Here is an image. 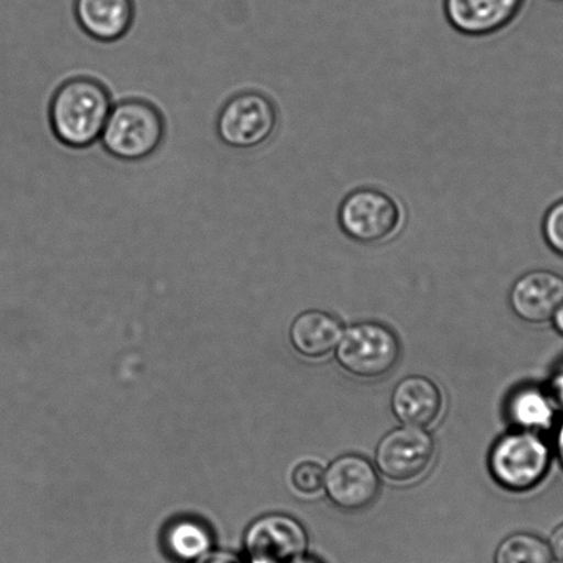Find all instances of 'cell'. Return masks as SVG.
I'll use <instances>...</instances> for the list:
<instances>
[{"mask_svg":"<svg viewBox=\"0 0 563 563\" xmlns=\"http://www.w3.org/2000/svg\"><path fill=\"white\" fill-rule=\"evenodd\" d=\"M167 549L179 561L196 562L209 554L211 536L203 525L179 521L172 525L166 536Z\"/></svg>","mask_w":563,"mask_h":563,"instance_id":"2e32d148","label":"cell"},{"mask_svg":"<svg viewBox=\"0 0 563 563\" xmlns=\"http://www.w3.org/2000/svg\"><path fill=\"white\" fill-rule=\"evenodd\" d=\"M400 201L378 188H360L343 199L338 222L349 239L360 244H379L400 233L404 225Z\"/></svg>","mask_w":563,"mask_h":563,"instance_id":"3957f363","label":"cell"},{"mask_svg":"<svg viewBox=\"0 0 563 563\" xmlns=\"http://www.w3.org/2000/svg\"><path fill=\"white\" fill-rule=\"evenodd\" d=\"M75 15L81 30L100 42L128 34L134 20L133 0H76Z\"/></svg>","mask_w":563,"mask_h":563,"instance_id":"4fadbf2b","label":"cell"},{"mask_svg":"<svg viewBox=\"0 0 563 563\" xmlns=\"http://www.w3.org/2000/svg\"><path fill=\"white\" fill-rule=\"evenodd\" d=\"M508 417L522 430L549 429L554 422V401L538 387H525L514 393L508 402Z\"/></svg>","mask_w":563,"mask_h":563,"instance_id":"9a60e30c","label":"cell"},{"mask_svg":"<svg viewBox=\"0 0 563 563\" xmlns=\"http://www.w3.org/2000/svg\"><path fill=\"white\" fill-rule=\"evenodd\" d=\"M343 330L335 317L321 310H309L295 319L289 338L295 350L309 358H321L335 352Z\"/></svg>","mask_w":563,"mask_h":563,"instance_id":"5bb4252c","label":"cell"},{"mask_svg":"<svg viewBox=\"0 0 563 563\" xmlns=\"http://www.w3.org/2000/svg\"><path fill=\"white\" fill-rule=\"evenodd\" d=\"M550 550L556 562L563 563V523L551 534Z\"/></svg>","mask_w":563,"mask_h":563,"instance_id":"ffe728a7","label":"cell"},{"mask_svg":"<svg viewBox=\"0 0 563 563\" xmlns=\"http://www.w3.org/2000/svg\"><path fill=\"white\" fill-rule=\"evenodd\" d=\"M563 303V277L551 271H533L518 278L510 292V305L519 319L543 324Z\"/></svg>","mask_w":563,"mask_h":563,"instance_id":"8fae6325","label":"cell"},{"mask_svg":"<svg viewBox=\"0 0 563 563\" xmlns=\"http://www.w3.org/2000/svg\"><path fill=\"white\" fill-rule=\"evenodd\" d=\"M434 456V442L428 431L402 426L390 431L376 448V466L395 483H411L428 472Z\"/></svg>","mask_w":563,"mask_h":563,"instance_id":"ba28073f","label":"cell"},{"mask_svg":"<svg viewBox=\"0 0 563 563\" xmlns=\"http://www.w3.org/2000/svg\"><path fill=\"white\" fill-rule=\"evenodd\" d=\"M391 409L404 426L429 428L441 415V391L434 382L424 376H409L393 391Z\"/></svg>","mask_w":563,"mask_h":563,"instance_id":"7c38bea8","label":"cell"},{"mask_svg":"<svg viewBox=\"0 0 563 563\" xmlns=\"http://www.w3.org/2000/svg\"><path fill=\"white\" fill-rule=\"evenodd\" d=\"M195 563H242L238 556L228 554V552H216V554H207Z\"/></svg>","mask_w":563,"mask_h":563,"instance_id":"44dd1931","label":"cell"},{"mask_svg":"<svg viewBox=\"0 0 563 563\" xmlns=\"http://www.w3.org/2000/svg\"><path fill=\"white\" fill-rule=\"evenodd\" d=\"M551 451L534 431L521 430L501 437L492 448L489 468L496 483L512 492L538 486L549 473Z\"/></svg>","mask_w":563,"mask_h":563,"instance_id":"277c9868","label":"cell"},{"mask_svg":"<svg viewBox=\"0 0 563 563\" xmlns=\"http://www.w3.org/2000/svg\"><path fill=\"white\" fill-rule=\"evenodd\" d=\"M335 352L339 364L349 374L375 379L395 368L400 358V342L389 328L361 322L343 331Z\"/></svg>","mask_w":563,"mask_h":563,"instance_id":"5b68a950","label":"cell"},{"mask_svg":"<svg viewBox=\"0 0 563 563\" xmlns=\"http://www.w3.org/2000/svg\"><path fill=\"white\" fill-rule=\"evenodd\" d=\"M552 390H554L556 401L563 406V364L558 368L554 380H552Z\"/></svg>","mask_w":563,"mask_h":563,"instance_id":"7402d4cb","label":"cell"},{"mask_svg":"<svg viewBox=\"0 0 563 563\" xmlns=\"http://www.w3.org/2000/svg\"><path fill=\"white\" fill-rule=\"evenodd\" d=\"M163 139L158 109L144 100H125L112 107L100 140L109 155L135 162L153 155Z\"/></svg>","mask_w":563,"mask_h":563,"instance_id":"7a4b0ae2","label":"cell"},{"mask_svg":"<svg viewBox=\"0 0 563 563\" xmlns=\"http://www.w3.org/2000/svg\"><path fill=\"white\" fill-rule=\"evenodd\" d=\"M527 0H444L448 23L459 34H497L521 14Z\"/></svg>","mask_w":563,"mask_h":563,"instance_id":"30bf717a","label":"cell"},{"mask_svg":"<svg viewBox=\"0 0 563 563\" xmlns=\"http://www.w3.org/2000/svg\"><path fill=\"white\" fill-rule=\"evenodd\" d=\"M324 489L333 505L339 508L350 511L363 510L378 497L379 475L365 457L344 455L328 467Z\"/></svg>","mask_w":563,"mask_h":563,"instance_id":"9c48e42d","label":"cell"},{"mask_svg":"<svg viewBox=\"0 0 563 563\" xmlns=\"http://www.w3.org/2000/svg\"><path fill=\"white\" fill-rule=\"evenodd\" d=\"M495 563H552L550 545L538 536L516 533L501 541Z\"/></svg>","mask_w":563,"mask_h":563,"instance_id":"e0dca14e","label":"cell"},{"mask_svg":"<svg viewBox=\"0 0 563 563\" xmlns=\"http://www.w3.org/2000/svg\"><path fill=\"white\" fill-rule=\"evenodd\" d=\"M556 452L563 467V424L561 426V429L558 431L556 435Z\"/></svg>","mask_w":563,"mask_h":563,"instance_id":"cb8c5ba5","label":"cell"},{"mask_svg":"<svg viewBox=\"0 0 563 563\" xmlns=\"http://www.w3.org/2000/svg\"><path fill=\"white\" fill-rule=\"evenodd\" d=\"M112 100L106 86L90 78H75L59 87L51 103L54 135L70 147H87L101 139Z\"/></svg>","mask_w":563,"mask_h":563,"instance_id":"6da1fadb","label":"cell"},{"mask_svg":"<svg viewBox=\"0 0 563 563\" xmlns=\"http://www.w3.org/2000/svg\"><path fill=\"white\" fill-rule=\"evenodd\" d=\"M551 321L555 331L563 336V303L560 306V309L555 311L554 316H552Z\"/></svg>","mask_w":563,"mask_h":563,"instance_id":"603a6c76","label":"cell"},{"mask_svg":"<svg viewBox=\"0 0 563 563\" xmlns=\"http://www.w3.org/2000/svg\"><path fill=\"white\" fill-rule=\"evenodd\" d=\"M547 244L555 253L563 255V200L556 201L545 212L543 225H541Z\"/></svg>","mask_w":563,"mask_h":563,"instance_id":"d6986e66","label":"cell"},{"mask_svg":"<svg viewBox=\"0 0 563 563\" xmlns=\"http://www.w3.org/2000/svg\"><path fill=\"white\" fill-rule=\"evenodd\" d=\"M275 103L261 92L234 96L218 117V135L223 144L250 150L271 140L277 128Z\"/></svg>","mask_w":563,"mask_h":563,"instance_id":"8992f818","label":"cell"},{"mask_svg":"<svg viewBox=\"0 0 563 563\" xmlns=\"http://www.w3.org/2000/svg\"><path fill=\"white\" fill-rule=\"evenodd\" d=\"M309 536L302 523L284 514H271L251 525L245 550L251 563H300L306 560Z\"/></svg>","mask_w":563,"mask_h":563,"instance_id":"52a82bcc","label":"cell"},{"mask_svg":"<svg viewBox=\"0 0 563 563\" xmlns=\"http://www.w3.org/2000/svg\"><path fill=\"white\" fill-rule=\"evenodd\" d=\"M325 472L319 463L305 462L298 464L292 473L295 489L303 495H316L324 488Z\"/></svg>","mask_w":563,"mask_h":563,"instance_id":"ac0fdd59","label":"cell"}]
</instances>
